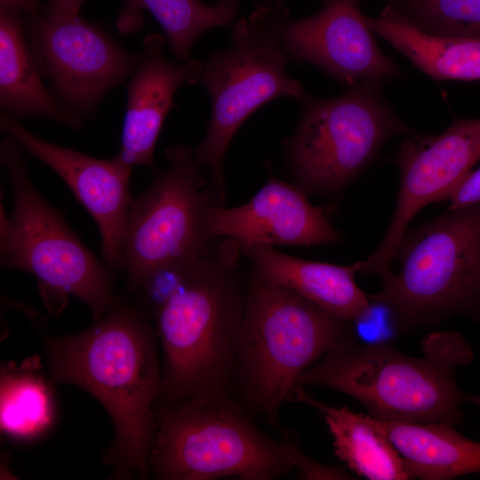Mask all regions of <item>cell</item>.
Instances as JSON below:
<instances>
[{
	"label": "cell",
	"mask_w": 480,
	"mask_h": 480,
	"mask_svg": "<svg viewBox=\"0 0 480 480\" xmlns=\"http://www.w3.org/2000/svg\"><path fill=\"white\" fill-rule=\"evenodd\" d=\"M150 319L138 304L114 296L86 330L43 340L52 381L87 391L113 421L115 436L102 457L113 469L111 479L150 474L162 368Z\"/></svg>",
	"instance_id": "1"
},
{
	"label": "cell",
	"mask_w": 480,
	"mask_h": 480,
	"mask_svg": "<svg viewBox=\"0 0 480 480\" xmlns=\"http://www.w3.org/2000/svg\"><path fill=\"white\" fill-rule=\"evenodd\" d=\"M241 243L220 237L189 263L151 319L163 350L156 407L196 396H228L245 290Z\"/></svg>",
	"instance_id": "2"
},
{
	"label": "cell",
	"mask_w": 480,
	"mask_h": 480,
	"mask_svg": "<svg viewBox=\"0 0 480 480\" xmlns=\"http://www.w3.org/2000/svg\"><path fill=\"white\" fill-rule=\"evenodd\" d=\"M422 351L409 356L389 343H364L354 335L305 370L296 387L341 392L379 420L461 425L465 394L455 372L473 361L472 347L458 332H436L422 340Z\"/></svg>",
	"instance_id": "3"
},
{
	"label": "cell",
	"mask_w": 480,
	"mask_h": 480,
	"mask_svg": "<svg viewBox=\"0 0 480 480\" xmlns=\"http://www.w3.org/2000/svg\"><path fill=\"white\" fill-rule=\"evenodd\" d=\"M354 335L353 322L253 272L236 337L233 388L245 409L280 428L279 409L300 376Z\"/></svg>",
	"instance_id": "4"
},
{
	"label": "cell",
	"mask_w": 480,
	"mask_h": 480,
	"mask_svg": "<svg viewBox=\"0 0 480 480\" xmlns=\"http://www.w3.org/2000/svg\"><path fill=\"white\" fill-rule=\"evenodd\" d=\"M395 259L400 269L369 295L398 332L454 317L480 321V204L447 209L408 228Z\"/></svg>",
	"instance_id": "5"
},
{
	"label": "cell",
	"mask_w": 480,
	"mask_h": 480,
	"mask_svg": "<svg viewBox=\"0 0 480 480\" xmlns=\"http://www.w3.org/2000/svg\"><path fill=\"white\" fill-rule=\"evenodd\" d=\"M0 164L13 193V209L1 212L0 260L10 269L25 270L38 281L49 313L58 316L73 295L94 320L108 308L113 276L70 229L62 214L32 183L21 147L9 135L0 143Z\"/></svg>",
	"instance_id": "6"
},
{
	"label": "cell",
	"mask_w": 480,
	"mask_h": 480,
	"mask_svg": "<svg viewBox=\"0 0 480 480\" xmlns=\"http://www.w3.org/2000/svg\"><path fill=\"white\" fill-rule=\"evenodd\" d=\"M156 414L148 465L157 479L271 480L293 469L284 440L258 428L229 395L159 405Z\"/></svg>",
	"instance_id": "7"
},
{
	"label": "cell",
	"mask_w": 480,
	"mask_h": 480,
	"mask_svg": "<svg viewBox=\"0 0 480 480\" xmlns=\"http://www.w3.org/2000/svg\"><path fill=\"white\" fill-rule=\"evenodd\" d=\"M381 84L360 82L337 97L306 96L300 101L286 156L296 185L306 194H340L388 140L412 134L383 96Z\"/></svg>",
	"instance_id": "8"
},
{
	"label": "cell",
	"mask_w": 480,
	"mask_h": 480,
	"mask_svg": "<svg viewBox=\"0 0 480 480\" xmlns=\"http://www.w3.org/2000/svg\"><path fill=\"white\" fill-rule=\"evenodd\" d=\"M167 166L132 197L121 243L126 290L133 292L152 272L208 252L219 240L207 226L211 209L222 205L225 190L199 170L195 149H165Z\"/></svg>",
	"instance_id": "9"
},
{
	"label": "cell",
	"mask_w": 480,
	"mask_h": 480,
	"mask_svg": "<svg viewBox=\"0 0 480 480\" xmlns=\"http://www.w3.org/2000/svg\"><path fill=\"white\" fill-rule=\"evenodd\" d=\"M289 59L261 0L249 17L234 23L231 44L202 63L199 82L208 91L212 113L206 132L195 149L198 164L211 171L210 181L224 188L223 162L243 123L260 107L279 97L301 101L306 92L286 73Z\"/></svg>",
	"instance_id": "10"
},
{
	"label": "cell",
	"mask_w": 480,
	"mask_h": 480,
	"mask_svg": "<svg viewBox=\"0 0 480 480\" xmlns=\"http://www.w3.org/2000/svg\"><path fill=\"white\" fill-rule=\"evenodd\" d=\"M24 21L40 72L60 105L82 119L91 116L105 94L140 64V54L127 51L80 15H58L42 6L27 13Z\"/></svg>",
	"instance_id": "11"
},
{
	"label": "cell",
	"mask_w": 480,
	"mask_h": 480,
	"mask_svg": "<svg viewBox=\"0 0 480 480\" xmlns=\"http://www.w3.org/2000/svg\"><path fill=\"white\" fill-rule=\"evenodd\" d=\"M479 160L480 117H455L438 135L412 134L404 140L396 155L400 185L390 222L377 249L357 261V273L380 279L391 273L412 220L429 204L447 201Z\"/></svg>",
	"instance_id": "12"
},
{
	"label": "cell",
	"mask_w": 480,
	"mask_h": 480,
	"mask_svg": "<svg viewBox=\"0 0 480 480\" xmlns=\"http://www.w3.org/2000/svg\"><path fill=\"white\" fill-rule=\"evenodd\" d=\"M262 1L289 60L315 65L348 87L404 76L379 47L360 0H323L318 12L296 20L288 19L283 0Z\"/></svg>",
	"instance_id": "13"
},
{
	"label": "cell",
	"mask_w": 480,
	"mask_h": 480,
	"mask_svg": "<svg viewBox=\"0 0 480 480\" xmlns=\"http://www.w3.org/2000/svg\"><path fill=\"white\" fill-rule=\"evenodd\" d=\"M0 128L63 180L97 224L104 263L122 270L121 243L132 200L129 187L132 168L116 156L100 159L45 141L4 111L0 114Z\"/></svg>",
	"instance_id": "14"
},
{
	"label": "cell",
	"mask_w": 480,
	"mask_h": 480,
	"mask_svg": "<svg viewBox=\"0 0 480 480\" xmlns=\"http://www.w3.org/2000/svg\"><path fill=\"white\" fill-rule=\"evenodd\" d=\"M207 226L213 236L242 244L310 246L341 239L324 211L312 205L299 186L273 177L247 203L212 207Z\"/></svg>",
	"instance_id": "15"
},
{
	"label": "cell",
	"mask_w": 480,
	"mask_h": 480,
	"mask_svg": "<svg viewBox=\"0 0 480 480\" xmlns=\"http://www.w3.org/2000/svg\"><path fill=\"white\" fill-rule=\"evenodd\" d=\"M164 43L156 33L144 37L140 64L126 84L127 106L116 156L131 168L156 170V143L167 114L176 108L173 96L180 85L199 82L202 63L169 60Z\"/></svg>",
	"instance_id": "16"
},
{
	"label": "cell",
	"mask_w": 480,
	"mask_h": 480,
	"mask_svg": "<svg viewBox=\"0 0 480 480\" xmlns=\"http://www.w3.org/2000/svg\"><path fill=\"white\" fill-rule=\"evenodd\" d=\"M253 272L282 285L340 318L356 323L364 317L372 303L357 285L356 262L335 265L307 260L282 253L264 244H242Z\"/></svg>",
	"instance_id": "17"
},
{
	"label": "cell",
	"mask_w": 480,
	"mask_h": 480,
	"mask_svg": "<svg viewBox=\"0 0 480 480\" xmlns=\"http://www.w3.org/2000/svg\"><path fill=\"white\" fill-rule=\"evenodd\" d=\"M366 19L374 34L432 79L480 80V39L426 32L390 3Z\"/></svg>",
	"instance_id": "18"
},
{
	"label": "cell",
	"mask_w": 480,
	"mask_h": 480,
	"mask_svg": "<svg viewBox=\"0 0 480 480\" xmlns=\"http://www.w3.org/2000/svg\"><path fill=\"white\" fill-rule=\"evenodd\" d=\"M25 30L21 13L0 10L2 111L16 119L44 117L81 131L83 119L65 109L44 85Z\"/></svg>",
	"instance_id": "19"
},
{
	"label": "cell",
	"mask_w": 480,
	"mask_h": 480,
	"mask_svg": "<svg viewBox=\"0 0 480 480\" xmlns=\"http://www.w3.org/2000/svg\"><path fill=\"white\" fill-rule=\"evenodd\" d=\"M368 417L396 446L411 479L449 480L480 472V442L465 437L452 424Z\"/></svg>",
	"instance_id": "20"
},
{
	"label": "cell",
	"mask_w": 480,
	"mask_h": 480,
	"mask_svg": "<svg viewBox=\"0 0 480 480\" xmlns=\"http://www.w3.org/2000/svg\"><path fill=\"white\" fill-rule=\"evenodd\" d=\"M287 401L306 404L324 414L334 453L357 476L371 480L411 479L401 454L368 415L356 413L346 405L337 408L320 402L302 387L294 388Z\"/></svg>",
	"instance_id": "21"
},
{
	"label": "cell",
	"mask_w": 480,
	"mask_h": 480,
	"mask_svg": "<svg viewBox=\"0 0 480 480\" xmlns=\"http://www.w3.org/2000/svg\"><path fill=\"white\" fill-rule=\"evenodd\" d=\"M38 356L3 362L0 368L1 434L17 443L44 437L54 427L57 405L54 383Z\"/></svg>",
	"instance_id": "22"
},
{
	"label": "cell",
	"mask_w": 480,
	"mask_h": 480,
	"mask_svg": "<svg viewBox=\"0 0 480 480\" xmlns=\"http://www.w3.org/2000/svg\"><path fill=\"white\" fill-rule=\"evenodd\" d=\"M240 0L207 5L200 0H124L116 20L121 35L140 32L149 12L162 27L171 52L179 60H189L196 39L206 30L235 23Z\"/></svg>",
	"instance_id": "23"
},
{
	"label": "cell",
	"mask_w": 480,
	"mask_h": 480,
	"mask_svg": "<svg viewBox=\"0 0 480 480\" xmlns=\"http://www.w3.org/2000/svg\"><path fill=\"white\" fill-rule=\"evenodd\" d=\"M426 32L480 39V0H390Z\"/></svg>",
	"instance_id": "24"
},
{
	"label": "cell",
	"mask_w": 480,
	"mask_h": 480,
	"mask_svg": "<svg viewBox=\"0 0 480 480\" xmlns=\"http://www.w3.org/2000/svg\"><path fill=\"white\" fill-rule=\"evenodd\" d=\"M284 454L293 467L298 468L301 479H352L342 468L324 465L305 454L290 440H284Z\"/></svg>",
	"instance_id": "25"
},
{
	"label": "cell",
	"mask_w": 480,
	"mask_h": 480,
	"mask_svg": "<svg viewBox=\"0 0 480 480\" xmlns=\"http://www.w3.org/2000/svg\"><path fill=\"white\" fill-rule=\"evenodd\" d=\"M448 209H456L480 204V167L472 170L451 193Z\"/></svg>",
	"instance_id": "26"
},
{
	"label": "cell",
	"mask_w": 480,
	"mask_h": 480,
	"mask_svg": "<svg viewBox=\"0 0 480 480\" xmlns=\"http://www.w3.org/2000/svg\"><path fill=\"white\" fill-rule=\"evenodd\" d=\"M84 0H48L43 8L52 13L63 16L80 15Z\"/></svg>",
	"instance_id": "27"
},
{
	"label": "cell",
	"mask_w": 480,
	"mask_h": 480,
	"mask_svg": "<svg viewBox=\"0 0 480 480\" xmlns=\"http://www.w3.org/2000/svg\"><path fill=\"white\" fill-rule=\"evenodd\" d=\"M43 6L40 0H0V10L29 13Z\"/></svg>",
	"instance_id": "28"
},
{
	"label": "cell",
	"mask_w": 480,
	"mask_h": 480,
	"mask_svg": "<svg viewBox=\"0 0 480 480\" xmlns=\"http://www.w3.org/2000/svg\"><path fill=\"white\" fill-rule=\"evenodd\" d=\"M464 401L469 402L476 406H477L480 409V396H469V395H464Z\"/></svg>",
	"instance_id": "29"
},
{
	"label": "cell",
	"mask_w": 480,
	"mask_h": 480,
	"mask_svg": "<svg viewBox=\"0 0 480 480\" xmlns=\"http://www.w3.org/2000/svg\"><path fill=\"white\" fill-rule=\"evenodd\" d=\"M236 0H217V3L219 4H229V3H232V2H235Z\"/></svg>",
	"instance_id": "30"
}]
</instances>
